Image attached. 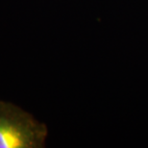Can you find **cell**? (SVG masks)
<instances>
[{"label": "cell", "mask_w": 148, "mask_h": 148, "mask_svg": "<svg viewBox=\"0 0 148 148\" xmlns=\"http://www.w3.org/2000/svg\"><path fill=\"white\" fill-rule=\"evenodd\" d=\"M48 128L33 114L0 100V148H43Z\"/></svg>", "instance_id": "obj_1"}]
</instances>
